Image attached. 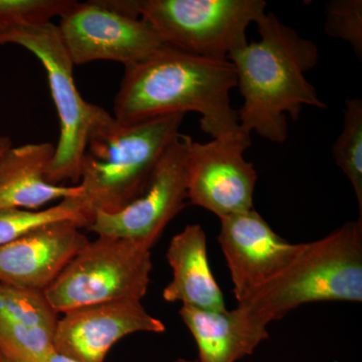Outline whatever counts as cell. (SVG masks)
<instances>
[{"instance_id":"cell-1","label":"cell","mask_w":362,"mask_h":362,"mask_svg":"<svg viewBox=\"0 0 362 362\" xmlns=\"http://www.w3.org/2000/svg\"><path fill=\"white\" fill-rule=\"evenodd\" d=\"M237 84L228 59L204 58L164 45L125 66L113 116L118 122L135 124L197 112L202 130L213 139L235 134L242 130L230 97Z\"/></svg>"},{"instance_id":"cell-2","label":"cell","mask_w":362,"mask_h":362,"mask_svg":"<svg viewBox=\"0 0 362 362\" xmlns=\"http://www.w3.org/2000/svg\"><path fill=\"white\" fill-rule=\"evenodd\" d=\"M256 25L261 40L247 42L228 58L244 99L238 121L249 134L283 143L288 116L297 120L305 106L327 108L306 78L318 64L319 49L274 13H266Z\"/></svg>"},{"instance_id":"cell-3","label":"cell","mask_w":362,"mask_h":362,"mask_svg":"<svg viewBox=\"0 0 362 362\" xmlns=\"http://www.w3.org/2000/svg\"><path fill=\"white\" fill-rule=\"evenodd\" d=\"M185 116L173 114L122 124L93 105L78 183L88 226L95 214L116 213L142 194L164 152L180 135Z\"/></svg>"},{"instance_id":"cell-4","label":"cell","mask_w":362,"mask_h":362,"mask_svg":"<svg viewBox=\"0 0 362 362\" xmlns=\"http://www.w3.org/2000/svg\"><path fill=\"white\" fill-rule=\"evenodd\" d=\"M324 301L362 302V218L306 243L289 265L238 308L268 326L301 305Z\"/></svg>"},{"instance_id":"cell-5","label":"cell","mask_w":362,"mask_h":362,"mask_svg":"<svg viewBox=\"0 0 362 362\" xmlns=\"http://www.w3.org/2000/svg\"><path fill=\"white\" fill-rule=\"evenodd\" d=\"M152 271L151 247L137 240L98 237L76 255L45 293L58 313L104 302L139 300Z\"/></svg>"},{"instance_id":"cell-6","label":"cell","mask_w":362,"mask_h":362,"mask_svg":"<svg viewBox=\"0 0 362 362\" xmlns=\"http://www.w3.org/2000/svg\"><path fill=\"white\" fill-rule=\"evenodd\" d=\"M264 0H140V18L164 45L228 59L247 44V30L266 13Z\"/></svg>"},{"instance_id":"cell-7","label":"cell","mask_w":362,"mask_h":362,"mask_svg":"<svg viewBox=\"0 0 362 362\" xmlns=\"http://www.w3.org/2000/svg\"><path fill=\"white\" fill-rule=\"evenodd\" d=\"M13 44L28 49L47 71L52 100L59 120V138L47 173L52 185H78L87 145L93 105L81 96L74 80V64L58 25L52 23L0 32V45Z\"/></svg>"},{"instance_id":"cell-8","label":"cell","mask_w":362,"mask_h":362,"mask_svg":"<svg viewBox=\"0 0 362 362\" xmlns=\"http://www.w3.org/2000/svg\"><path fill=\"white\" fill-rule=\"evenodd\" d=\"M251 134H235L201 143L187 137V199L218 216L245 213L254 209L258 175L245 159Z\"/></svg>"},{"instance_id":"cell-9","label":"cell","mask_w":362,"mask_h":362,"mask_svg":"<svg viewBox=\"0 0 362 362\" xmlns=\"http://www.w3.org/2000/svg\"><path fill=\"white\" fill-rule=\"evenodd\" d=\"M58 28L74 65L113 61L128 66L164 45L146 21L115 11L101 0L76 1Z\"/></svg>"},{"instance_id":"cell-10","label":"cell","mask_w":362,"mask_h":362,"mask_svg":"<svg viewBox=\"0 0 362 362\" xmlns=\"http://www.w3.org/2000/svg\"><path fill=\"white\" fill-rule=\"evenodd\" d=\"M188 135H180L157 163L139 197L113 214L98 213L88 230L98 237L122 238L153 247L187 199Z\"/></svg>"},{"instance_id":"cell-11","label":"cell","mask_w":362,"mask_h":362,"mask_svg":"<svg viewBox=\"0 0 362 362\" xmlns=\"http://www.w3.org/2000/svg\"><path fill=\"white\" fill-rule=\"evenodd\" d=\"M220 221L218 240L238 303L275 277L303 250L305 244H291L274 232L255 209Z\"/></svg>"},{"instance_id":"cell-12","label":"cell","mask_w":362,"mask_h":362,"mask_svg":"<svg viewBox=\"0 0 362 362\" xmlns=\"http://www.w3.org/2000/svg\"><path fill=\"white\" fill-rule=\"evenodd\" d=\"M165 329L139 300L104 302L64 313L54 333V350L78 362H104L112 346L122 338Z\"/></svg>"},{"instance_id":"cell-13","label":"cell","mask_w":362,"mask_h":362,"mask_svg":"<svg viewBox=\"0 0 362 362\" xmlns=\"http://www.w3.org/2000/svg\"><path fill=\"white\" fill-rule=\"evenodd\" d=\"M82 228L56 221L0 246V283L45 291L89 243Z\"/></svg>"},{"instance_id":"cell-14","label":"cell","mask_w":362,"mask_h":362,"mask_svg":"<svg viewBox=\"0 0 362 362\" xmlns=\"http://www.w3.org/2000/svg\"><path fill=\"white\" fill-rule=\"evenodd\" d=\"M56 146L49 142L11 147L0 161V209L37 211L57 199L82 195L80 185H56L47 180Z\"/></svg>"},{"instance_id":"cell-15","label":"cell","mask_w":362,"mask_h":362,"mask_svg":"<svg viewBox=\"0 0 362 362\" xmlns=\"http://www.w3.org/2000/svg\"><path fill=\"white\" fill-rule=\"evenodd\" d=\"M166 259L173 279L162 297L169 303L202 310L225 311V299L214 278L209 255L206 235L199 225H187L170 240Z\"/></svg>"},{"instance_id":"cell-16","label":"cell","mask_w":362,"mask_h":362,"mask_svg":"<svg viewBox=\"0 0 362 362\" xmlns=\"http://www.w3.org/2000/svg\"><path fill=\"white\" fill-rule=\"evenodd\" d=\"M180 315L197 342L199 362H237L269 338L267 326L238 307L209 311L181 306Z\"/></svg>"},{"instance_id":"cell-17","label":"cell","mask_w":362,"mask_h":362,"mask_svg":"<svg viewBox=\"0 0 362 362\" xmlns=\"http://www.w3.org/2000/svg\"><path fill=\"white\" fill-rule=\"evenodd\" d=\"M0 318L54 335L59 313L45 291L0 283Z\"/></svg>"},{"instance_id":"cell-18","label":"cell","mask_w":362,"mask_h":362,"mask_svg":"<svg viewBox=\"0 0 362 362\" xmlns=\"http://www.w3.org/2000/svg\"><path fill=\"white\" fill-rule=\"evenodd\" d=\"M61 221H76L82 228H88L78 197L64 199L57 206L40 211L0 209V246L20 239L40 226Z\"/></svg>"},{"instance_id":"cell-19","label":"cell","mask_w":362,"mask_h":362,"mask_svg":"<svg viewBox=\"0 0 362 362\" xmlns=\"http://www.w3.org/2000/svg\"><path fill=\"white\" fill-rule=\"evenodd\" d=\"M345 104L343 128L333 144V157L354 187L362 218V100L350 99Z\"/></svg>"},{"instance_id":"cell-20","label":"cell","mask_w":362,"mask_h":362,"mask_svg":"<svg viewBox=\"0 0 362 362\" xmlns=\"http://www.w3.org/2000/svg\"><path fill=\"white\" fill-rule=\"evenodd\" d=\"M74 0H0V32L52 23L74 6Z\"/></svg>"},{"instance_id":"cell-21","label":"cell","mask_w":362,"mask_h":362,"mask_svg":"<svg viewBox=\"0 0 362 362\" xmlns=\"http://www.w3.org/2000/svg\"><path fill=\"white\" fill-rule=\"evenodd\" d=\"M54 335L0 318V351L21 361L42 358L54 350Z\"/></svg>"},{"instance_id":"cell-22","label":"cell","mask_w":362,"mask_h":362,"mask_svg":"<svg viewBox=\"0 0 362 362\" xmlns=\"http://www.w3.org/2000/svg\"><path fill=\"white\" fill-rule=\"evenodd\" d=\"M324 30L333 39L347 42L362 57V1L361 0H332L326 6Z\"/></svg>"},{"instance_id":"cell-23","label":"cell","mask_w":362,"mask_h":362,"mask_svg":"<svg viewBox=\"0 0 362 362\" xmlns=\"http://www.w3.org/2000/svg\"><path fill=\"white\" fill-rule=\"evenodd\" d=\"M0 362H78L54 351L42 358L30 359V361H21V359L13 358V357L7 356L6 354L0 351Z\"/></svg>"},{"instance_id":"cell-24","label":"cell","mask_w":362,"mask_h":362,"mask_svg":"<svg viewBox=\"0 0 362 362\" xmlns=\"http://www.w3.org/2000/svg\"><path fill=\"white\" fill-rule=\"evenodd\" d=\"M13 147V142L6 136L0 135V161L6 156L7 151Z\"/></svg>"},{"instance_id":"cell-25","label":"cell","mask_w":362,"mask_h":362,"mask_svg":"<svg viewBox=\"0 0 362 362\" xmlns=\"http://www.w3.org/2000/svg\"><path fill=\"white\" fill-rule=\"evenodd\" d=\"M175 362H199V361H187V359H183V358H180V359H177V361H175Z\"/></svg>"}]
</instances>
